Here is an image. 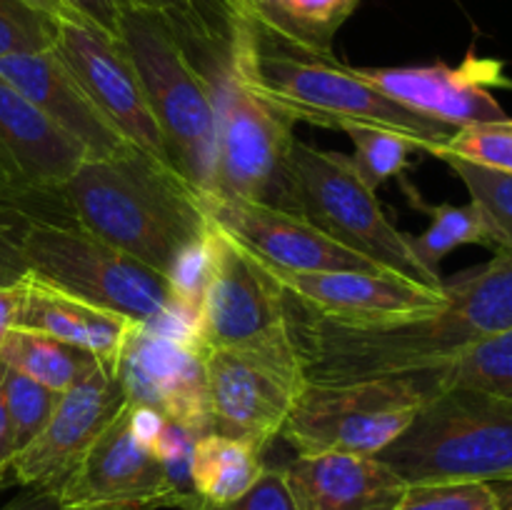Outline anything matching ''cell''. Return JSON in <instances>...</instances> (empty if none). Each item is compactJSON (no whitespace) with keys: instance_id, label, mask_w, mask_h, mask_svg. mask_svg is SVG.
I'll use <instances>...</instances> for the list:
<instances>
[{"instance_id":"6da1fadb","label":"cell","mask_w":512,"mask_h":510,"mask_svg":"<svg viewBox=\"0 0 512 510\" xmlns=\"http://www.w3.org/2000/svg\"><path fill=\"white\" fill-rule=\"evenodd\" d=\"M445 303L425 313L375 325L318 318L288 300V323L310 383H345L410 373L478 340L512 330V255L443 283Z\"/></svg>"},{"instance_id":"7a4b0ae2","label":"cell","mask_w":512,"mask_h":510,"mask_svg":"<svg viewBox=\"0 0 512 510\" xmlns=\"http://www.w3.org/2000/svg\"><path fill=\"white\" fill-rule=\"evenodd\" d=\"M228 68L250 93L293 123L330 130L353 123L383 125L413 135L430 155L455 133L395 103L333 53L283 38L240 5L228 15Z\"/></svg>"},{"instance_id":"3957f363","label":"cell","mask_w":512,"mask_h":510,"mask_svg":"<svg viewBox=\"0 0 512 510\" xmlns=\"http://www.w3.org/2000/svg\"><path fill=\"white\" fill-rule=\"evenodd\" d=\"M55 198L75 225L165 278L213 225L203 193L135 145L83 160Z\"/></svg>"},{"instance_id":"277c9868","label":"cell","mask_w":512,"mask_h":510,"mask_svg":"<svg viewBox=\"0 0 512 510\" xmlns=\"http://www.w3.org/2000/svg\"><path fill=\"white\" fill-rule=\"evenodd\" d=\"M118 40L138 70L170 165L200 193H210L218 145L213 78L198 68L175 25L158 10L130 8Z\"/></svg>"},{"instance_id":"5b68a950","label":"cell","mask_w":512,"mask_h":510,"mask_svg":"<svg viewBox=\"0 0 512 510\" xmlns=\"http://www.w3.org/2000/svg\"><path fill=\"white\" fill-rule=\"evenodd\" d=\"M378 458L408 485L512 478V400L485 390H443Z\"/></svg>"},{"instance_id":"8992f818","label":"cell","mask_w":512,"mask_h":510,"mask_svg":"<svg viewBox=\"0 0 512 510\" xmlns=\"http://www.w3.org/2000/svg\"><path fill=\"white\" fill-rule=\"evenodd\" d=\"M20 253L28 273L40 283L138 323H160L178 305L165 275L103 243L73 220L60 223L23 215Z\"/></svg>"},{"instance_id":"52a82bcc","label":"cell","mask_w":512,"mask_h":510,"mask_svg":"<svg viewBox=\"0 0 512 510\" xmlns=\"http://www.w3.org/2000/svg\"><path fill=\"white\" fill-rule=\"evenodd\" d=\"M438 393L443 390L430 365L345 383L308 380L280 435L295 455H380Z\"/></svg>"},{"instance_id":"ba28073f","label":"cell","mask_w":512,"mask_h":510,"mask_svg":"<svg viewBox=\"0 0 512 510\" xmlns=\"http://www.w3.org/2000/svg\"><path fill=\"white\" fill-rule=\"evenodd\" d=\"M290 200L295 215L373 260L385 273L435 290L443 288L445 280L418 263L408 235L385 215L378 195L363 183L350 155L295 140L290 153Z\"/></svg>"},{"instance_id":"9c48e42d","label":"cell","mask_w":512,"mask_h":510,"mask_svg":"<svg viewBox=\"0 0 512 510\" xmlns=\"http://www.w3.org/2000/svg\"><path fill=\"white\" fill-rule=\"evenodd\" d=\"M203 353L213 433L248 440L265 453L308 383L290 323L248 343Z\"/></svg>"},{"instance_id":"30bf717a","label":"cell","mask_w":512,"mask_h":510,"mask_svg":"<svg viewBox=\"0 0 512 510\" xmlns=\"http://www.w3.org/2000/svg\"><path fill=\"white\" fill-rule=\"evenodd\" d=\"M215 103H218V145H215L213 188L223 198L293 213L290 200V153L295 123L250 93L228 68V53L215 63Z\"/></svg>"},{"instance_id":"8fae6325","label":"cell","mask_w":512,"mask_h":510,"mask_svg":"<svg viewBox=\"0 0 512 510\" xmlns=\"http://www.w3.org/2000/svg\"><path fill=\"white\" fill-rule=\"evenodd\" d=\"M55 495L63 510H180L190 503L170 483L155 450L138 440L130 425V403Z\"/></svg>"},{"instance_id":"7c38bea8","label":"cell","mask_w":512,"mask_h":510,"mask_svg":"<svg viewBox=\"0 0 512 510\" xmlns=\"http://www.w3.org/2000/svg\"><path fill=\"white\" fill-rule=\"evenodd\" d=\"M288 323V295L263 260L213 223L210 268L198 313L203 350L248 343Z\"/></svg>"},{"instance_id":"4fadbf2b","label":"cell","mask_w":512,"mask_h":510,"mask_svg":"<svg viewBox=\"0 0 512 510\" xmlns=\"http://www.w3.org/2000/svg\"><path fill=\"white\" fill-rule=\"evenodd\" d=\"M128 405L113 365L98 363L80 383L60 393L38 438L13 460L10 480L20 488L58 493L90 445Z\"/></svg>"},{"instance_id":"5bb4252c","label":"cell","mask_w":512,"mask_h":510,"mask_svg":"<svg viewBox=\"0 0 512 510\" xmlns=\"http://www.w3.org/2000/svg\"><path fill=\"white\" fill-rule=\"evenodd\" d=\"M115 375L128 403L148 405L198 438L213 433L205 353L198 345L138 323L120 350Z\"/></svg>"},{"instance_id":"9a60e30c","label":"cell","mask_w":512,"mask_h":510,"mask_svg":"<svg viewBox=\"0 0 512 510\" xmlns=\"http://www.w3.org/2000/svg\"><path fill=\"white\" fill-rule=\"evenodd\" d=\"M53 50L98 105L100 113L130 145L170 165L165 140L145 98L138 70L120 40L83 20H60Z\"/></svg>"},{"instance_id":"2e32d148","label":"cell","mask_w":512,"mask_h":510,"mask_svg":"<svg viewBox=\"0 0 512 510\" xmlns=\"http://www.w3.org/2000/svg\"><path fill=\"white\" fill-rule=\"evenodd\" d=\"M210 220L258 260L293 273H335V270H363L385 273L373 260L345 248L300 215L253 203L243 198L203 193Z\"/></svg>"},{"instance_id":"e0dca14e","label":"cell","mask_w":512,"mask_h":510,"mask_svg":"<svg viewBox=\"0 0 512 510\" xmlns=\"http://www.w3.org/2000/svg\"><path fill=\"white\" fill-rule=\"evenodd\" d=\"M358 73L395 103L453 130L508 118L505 108L493 95V88L508 85L503 63L478 58L473 50L460 65L358 68Z\"/></svg>"},{"instance_id":"ac0fdd59","label":"cell","mask_w":512,"mask_h":510,"mask_svg":"<svg viewBox=\"0 0 512 510\" xmlns=\"http://www.w3.org/2000/svg\"><path fill=\"white\" fill-rule=\"evenodd\" d=\"M83 160L78 140L0 78V203L55 198Z\"/></svg>"},{"instance_id":"d6986e66","label":"cell","mask_w":512,"mask_h":510,"mask_svg":"<svg viewBox=\"0 0 512 510\" xmlns=\"http://www.w3.org/2000/svg\"><path fill=\"white\" fill-rule=\"evenodd\" d=\"M290 303L318 318L343 325H375L425 313L445 303L443 288L410 283L390 273L335 270L293 273L265 263Z\"/></svg>"},{"instance_id":"ffe728a7","label":"cell","mask_w":512,"mask_h":510,"mask_svg":"<svg viewBox=\"0 0 512 510\" xmlns=\"http://www.w3.org/2000/svg\"><path fill=\"white\" fill-rule=\"evenodd\" d=\"M0 78L48 115L63 133L78 140L88 158H108L130 145L100 113L55 50L3 58Z\"/></svg>"},{"instance_id":"44dd1931","label":"cell","mask_w":512,"mask_h":510,"mask_svg":"<svg viewBox=\"0 0 512 510\" xmlns=\"http://www.w3.org/2000/svg\"><path fill=\"white\" fill-rule=\"evenodd\" d=\"M280 470L298 510H395L408 488L378 455H295Z\"/></svg>"},{"instance_id":"7402d4cb","label":"cell","mask_w":512,"mask_h":510,"mask_svg":"<svg viewBox=\"0 0 512 510\" xmlns=\"http://www.w3.org/2000/svg\"><path fill=\"white\" fill-rule=\"evenodd\" d=\"M135 325L138 320L128 318V315L113 313V310L90 305L68 293H60L28 273L23 308H20L15 328L63 340L73 348L95 355L100 363L115 368L120 350Z\"/></svg>"},{"instance_id":"603a6c76","label":"cell","mask_w":512,"mask_h":510,"mask_svg":"<svg viewBox=\"0 0 512 510\" xmlns=\"http://www.w3.org/2000/svg\"><path fill=\"white\" fill-rule=\"evenodd\" d=\"M265 468L263 450L253 443L208 433L195 440L190 483L208 505H228L248 493Z\"/></svg>"},{"instance_id":"cb8c5ba5","label":"cell","mask_w":512,"mask_h":510,"mask_svg":"<svg viewBox=\"0 0 512 510\" xmlns=\"http://www.w3.org/2000/svg\"><path fill=\"white\" fill-rule=\"evenodd\" d=\"M400 183L403 190L408 193V200L413 208H418L420 213L428 215V228L420 235H408L410 248H413L418 263L428 270L430 275L440 278V263L448 258V253H453L460 245H488V225H485L483 213L478 210V205L470 200L465 205L455 203H425L423 195L408 183L405 175H400Z\"/></svg>"},{"instance_id":"d4e9b609","label":"cell","mask_w":512,"mask_h":510,"mask_svg":"<svg viewBox=\"0 0 512 510\" xmlns=\"http://www.w3.org/2000/svg\"><path fill=\"white\" fill-rule=\"evenodd\" d=\"M0 363L60 395L80 383L100 360L50 335L15 328L0 348Z\"/></svg>"},{"instance_id":"484cf974","label":"cell","mask_w":512,"mask_h":510,"mask_svg":"<svg viewBox=\"0 0 512 510\" xmlns=\"http://www.w3.org/2000/svg\"><path fill=\"white\" fill-rule=\"evenodd\" d=\"M360 0H248L240 8L283 38L310 50L333 53V40Z\"/></svg>"},{"instance_id":"4316f807","label":"cell","mask_w":512,"mask_h":510,"mask_svg":"<svg viewBox=\"0 0 512 510\" xmlns=\"http://www.w3.org/2000/svg\"><path fill=\"white\" fill-rule=\"evenodd\" d=\"M430 368L435 370L440 390H485L512 400V330L478 340Z\"/></svg>"},{"instance_id":"83f0119b","label":"cell","mask_w":512,"mask_h":510,"mask_svg":"<svg viewBox=\"0 0 512 510\" xmlns=\"http://www.w3.org/2000/svg\"><path fill=\"white\" fill-rule=\"evenodd\" d=\"M343 133H348L355 153L350 155L355 170L363 178L368 188L378 193V188L388 180L400 178L403 170L408 168L410 155L415 150H423V145L400 130L383 128V125H363L353 123L345 125Z\"/></svg>"},{"instance_id":"f1b7e54d","label":"cell","mask_w":512,"mask_h":510,"mask_svg":"<svg viewBox=\"0 0 512 510\" xmlns=\"http://www.w3.org/2000/svg\"><path fill=\"white\" fill-rule=\"evenodd\" d=\"M468 188L470 200L478 205L488 225L490 248L512 255V175L465 163L453 155H440Z\"/></svg>"},{"instance_id":"f546056e","label":"cell","mask_w":512,"mask_h":510,"mask_svg":"<svg viewBox=\"0 0 512 510\" xmlns=\"http://www.w3.org/2000/svg\"><path fill=\"white\" fill-rule=\"evenodd\" d=\"M0 393H3L5 415H8L15 450L20 453L45 428V423L53 415L55 405H58L60 395L48 390L45 385L30 380L28 375L8 368L5 363L3 373H0Z\"/></svg>"},{"instance_id":"4dcf8cb0","label":"cell","mask_w":512,"mask_h":510,"mask_svg":"<svg viewBox=\"0 0 512 510\" xmlns=\"http://www.w3.org/2000/svg\"><path fill=\"white\" fill-rule=\"evenodd\" d=\"M433 155H453L465 163L512 175V118L455 130Z\"/></svg>"},{"instance_id":"1f68e13d","label":"cell","mask_w":512,"mask_h":510,"mask_svg":"<svg viewBox=\"0 0 512 510\" xmlns=\"http://www.w3.org/2000/svg\"><path fill=\"white\" fill-rule=\"evenodd\" d=\"M58 33L60 18L33 8L25 0H0V60L53 50Z\"/></svg>"},{"instance_id":"d6a6232c","label":"cell","mask_w":512,"mask_h":510,"mask_svg":"<svg viewBox=\"0 0 512 510\" xmlns=\"http://www.w3.org/2000/svg\"><path fill=\"white\" fill-rule=\"evenodd\" d=\"M135 5L163 13L185 45L220 48L228 43V13L210 0H135Z\"/></svg>"},{"instance_id":"836d02e7","label":"cell","mask_w":512,"mask_h":510,"mask_svg":"<svg viewBox=\"0 0 512 510\" xmlns=\"http://www.w3.org/2000/svg\"><path fill=\"white\" fill-rule=\"evenodd\" d=\"M395 510H500L493 490L480 480L415 483L405 488Z\"/></svg>"},{"instance_id":"e575fe53","label":"cell","mask_w":512,"mask_h":510,"mask_svg":"<svg viewBox=\"0 0 512 510\" xmlns=\"http://www.w3.org/2000/svg\"><path fill=\"white\" fill-rule=\"evenodd\" d=\"M198 435H193L190 430H185L183 425L173 423V420H165L160 435L155 438L153 450L155 455L163 463L165 473H168L170 483L178 488L180 495H185L188 500L198 498L193 493V483H190V463H193V448Z\"/></svg>"},{"instance_id":"d590c367","label":"cell","mask_w":512,"mask_h":510,"mask_svg":"<svg viewBox=\"0 0 512 510\" xmlns=\"http://www.w3.org/2000/svg\"><path fill=\"white\" fill-rule=\"evenodd\" d=\"M210 510H298V505L285 485L283 470L265 468L248 493L228 505H213Z\"/></svg>"},{"instance_id":"8d00e7d4","label":"cell","mask_w":512,"mask_h":510,"mask_svg":"<svg viewBox=\"0 0 512 510\" xmlns=\"http://www.w3.org/2000/svg\"><path fill=\"white\" fill-rule=\"evenodd\" d=\"M20 225H23L20 213L18 218L0 213V285H15L28 275V265L20 253Z\"/></svg>"},{"instance_id":"74e56055","label":"cell","mask_w":512,"mask_h":510,"mask_svg":"<svg viewBox=\"0 0 512 510\" xmlns=\"http://www.w3.org/2000/svg\"><path fill=\"white\" fill-rule=\"evenodd\" d=\"M80 20L90 23L93 28L103 30L105 35L118 40L120 20L135 8V0H63Z\"/></svg>"},{"instance_id":"f35d334b","label":"cell","mask_w":512,"mask_h":510,"mask_svg":"<svg viewBox=\"0 0 512 510\" xmlns=\"http://www.w3.org/2000/svg\"><path fill=\"white\" fill-rule=\"evenodd\" d=\"M28 278V275H25ZM25 278L15 285H0V348L8 340L18 325L20 308H23V295H25Z\"/></svg>"},{"instance_id":"ab89813d","label":"cell","mask_w":512,"mask_h":510,"mask_svg":"<svg viewBox=\"0 0 512 510\" xmlns=\"http://www.w3.org/2000/svg\"><path fill=\"white\" fill-rule=\"evenodd\" d=\"M0 373H3V363H0ZM15 453L18 450H15L8 415H5L3 393H0V490L5 488V483H10V470H13Z\"/></svg>"},{"instance_id":"60d3db41","label":"cell","mask_w":512,"mask_h":510,"mask_svg":"<svg viewBox=\"0 0 512 510\" xmlns=\"http://www.w3.org/2000/svg\"><path fill=\"white\" fill-rule=\"evenodd\" d=\"M0 510H63V508H60L58 495L55 493L23 488V493L15 495L13 500H8Z\"/></svg>"},{"instance_id":"b9f144b4","label":"cell","mask_w":512,"mask_h":510,"mask_svg":"<svg viewBox=\"0 0 512 510\" xmlns=\"http://www.w3.org/2000/svg\"><path fill=\"white\" fill-rule=\"evenodd\" d=\"M28 5H33V8L43 10V13L53 15V18H60V20H80L78 15L73 13V10L68 8V5L63 3V0H25ZM85 23V20H83Z\"/></svg>"},{"instance_id":"7bdbcfd3","label":"cell","mask_w":512,"mask_h":510,"mask_svg":"<svg viewBox=\"0 0 512 510\" xmlns=\"http://www.w3.org/2000/svg\"><path fill=\"white\" fill-rule=\"evenodd\" d=\"M490 490H493L495 500H498L500 510H512V478L490 480Z\"/></svg>"},{"instance_id":"ee69618b","label":"cell","mask_w":512,"mask_h":510,"mask_svg":"<svg viewBox=\"0 0 512 510\" xmlns=\"http://www.w3.org/2000/svg\"><path fill=\"white\" fill-rule=\"evenodd\" d=\"M210 3H213V5H218V8L223 10V13H228V15H230V10H233L235 5H240V3H248V0H210Z\"/></svg>"}]
</instances>
